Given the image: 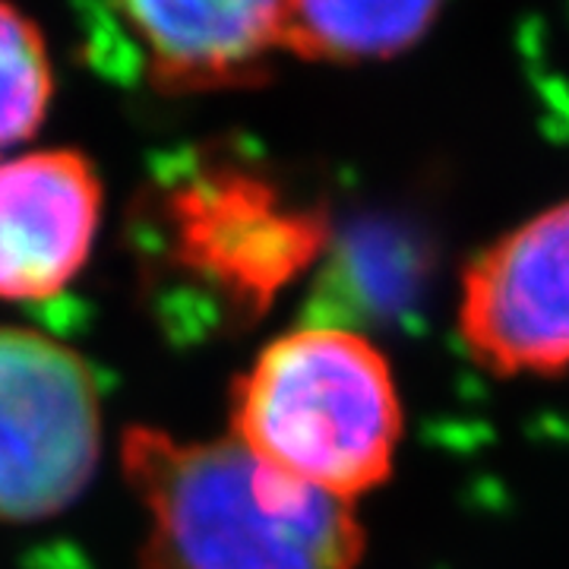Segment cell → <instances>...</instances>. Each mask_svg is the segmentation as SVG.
Here are the masks:
<instances>
[{
	"label": "cell",
	"mask_w": 569,
	"mask_h": 569,
	"mask_svg": "<svg viewBox=\"0 0 569 569\" xmlns=\"http://www.w3.org/2000/svg\"><path fill=\"white\" fill-rule=\"evenodd\" d=\"M443 0H291L284 54L313 63L387 61L425 39Z\"/></svg>",
	"instance_id": "cell-8"
},
{
	"label": "cell",
	"mask_w": 569,
	"mask_h": 569,
	"mask_svg": "<svg viewBox=\"0 0 569 569\" xmlns=\"http://www.w3.org/2000/svg\"><path fill=\"white\" fill-rule=\"evenodd\" d=\"M456 323L475 365L497 377L569 370V200L468 263Z\"/></svg>",
	"instance_id": "cell-5"
},
{
	"label": "cell",
	"mask_w": 569,
	"mask_h": 569,
	"mask_svg": "<svg viewBox=\"0 0 569 569\" xmlns=\"http://www.w3.org/2000/svg\"><path fill=\"white\" fill-rule=\"evenodd\" d=\"M146 77L171 96L241 89L284 51L291 0H114Z\"/></svg>",
	"instance_id": "cell-7"
},
{
	"label": "cell",
	"mask_w": 569,
	"mask_h": 569,
	"mask_svg": "<svg viewBox=\"0 0 569 569\" xmlns=\"http://www.w3.org/2000/svg\"><path fill=\"white\" fill-rule=\"evenodd\" d=\"M171 257L183 272L260 313L329 238L320 212L291 206L260 174L203 164L164 197Z\"/></svg>",
	"instance_id": "cell-4"
},
{
	"label": "cell",
	"mask_w": 569,
	"mask_h": 569,
	"mask_svg": "<svg viewBox=\"0 0 569 569\" xmlns=\"http://www.w3.org/2000/svg\"><path fill=\"white\" fill-rule=\"evenodd\" d=\"M231 437L284 478L355 503L392 475L402 443L387 355L339 326L279 336L234 383Z\"/></svg>",
	"instance_id": "cell-2"
},
{
	"label": "cell",
	"mask_w": 569,
	"mask_h": 569,
	"mask_svg": "<svg viewBox=\"0 0 569 569\" xmlns=\"http://www.w3.org/2000/svg\"><path fill=\"white\" fill-rule=\"evenodd\" d=\"M102 222V181L77 149L0 162V301H41L77 279Z\"/></svg>",
	"instance_id": "cell-6"
},
{
	"label": "cell",
	"mask_w": 569,
	"mask_h": 569,
	"mask_svg": "<svg viewBox=\"0 0 569 569\" xmlns=\"http://www.w3.org/2000/svg\"><path fill=\"white\" fill-rule=\"evenodd\" d=\"M102 449L92 370L41 332L0 326V519L36 522L80 497Z\"/></svg>",
	"instance_id": "cell-3"
},
{
	"label": "cell",
	"mask_w": 569,
	"mask_h": 569,
	"mask_svg": "<svg viewBox=\"0 0 569 569\" xmlns=\"http://www.w3.org/2000/svg\"><path fill=\"white\" fill-rule=\"evenodd\" d=\"M121 459L149 522L140 569H358L365 557L355 503L272 471L234 437L130 427Z\"/></svg>",
	"instance_id": "cell-1"
},
{
	"label": "cell",
	"mask_w": 569,
	"mask_h": 569,
	"mask_svg": "<svg viewBox=\"0 0 569 569\" xmlns=\"http://www.w3.org/2000/svg\"><path fill=\"white\" fill-rule=\"evenodd\" d=\"M54 70L41 29L0 0V152L32 140L48 118Z\"/></svg>",
	"instance_id": "cell-9"
}]
</instances>
